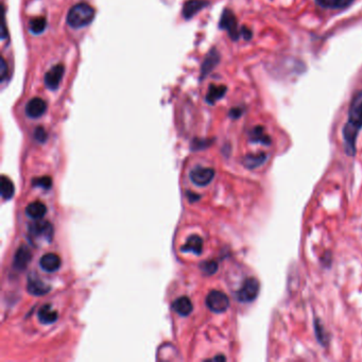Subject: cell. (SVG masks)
Listing matches in <instances>:
<instances>
[{"mask_svg":"<svg viewBox=\"0 0 362 362\" xmlns=\"http://www.w3.org/2000/svg\"><path fill=\"white\" fill-rule=\"evenodd\" d=\"M208 5L205 0H189L183 7V16L186 19L192 18L197 13H199L203 8Z\"/></svg>","mask_w":362,"mask_h":362,"instance_id":"cell-14","label":"cell"},{"mask_svg":"<svg viewBox=\"0 0 362 362\" xmlns=\"http://www.w3.org/2000/svg\"><path fill=\"white\" fill-rule=\"evenodd\" d=\"M64 72H65V67L63 64L54 65L51 69H50L45 74V78H44V83L47 89L51 91L58 90L62 80H63Z\"/></svg>","mask_w":362,"mask_h":362,"instance_id":"cell-7","label":"cell"},{"mask_svg":"<svg viewBox=\"0 0 362 362\" xmlns=\"http://www.w3.org/2000/svg\"><path fill=\"white\" fill-rule=\"evenodd\" d=\"M268 156L266 153L260 152L256 154H247L244 156L242 163L247 169H256L266 163Z\"/></svg>","mask_w":362,"mask_h":362,"instance_id":"cell-21","label":"cell"},{"mask_svg":"<svg viewBox=\"0 0 362 362\" xmlns=\"http://www.w3.org/2000/svg\"><path fill=\"white\" fill-rule=\"evenodd\" d=\"M47 27V20L45 17H36L30 20L29 22V29L31 33L39 35L45 31Z\"/></svg>","mask_w":362,"mask_h":362,"instance_id":"cell-24","label":"cell"},{"mask_svg":"<svg viewBox=\"0 0 362 362\" xmlns=\"http://www.w3.org/2000/svg\"><path fill=\"white\" fill-rule=\"evenodd\" d=\"M362 129V90L357 91L351 100L347 121L343 127L344 150L348 156L356 155V144Z\"/></svg>","mask_w":362,"mask_h":362,"instance_id":"cell-1","label":"cell"},{"mask_svg":"<svg viewBox=\"0 0 362 362\" xmlns=\"http://www.w3.org/2000/svg\"><path fill=\"white\" fill-rule=\"evenodd\" d=\"M0 186H2V197L4 200H10L13 198L15 187L11 179L6 176H3L2 180H0Z\"/></svg>","mask_w":362,"mask_h":362,"instance_id":"cell-23","label":"cell"},{"mask_svg":"<svg viewBox=\"0 0 362 362\" xmlns=\"http://www.w3.org/2000/svg\"><path fill=\"white\" fill-rule=\"evenodd\" d=\"M181 249L183 252H189L196 255H201L203 251V240L201 237H199L198 235H192L187 239L186 243L181 247Z\"/></svg>","mask_w":362,"mask_h":362,"instance_id":"cell-15","label":"cell"},{"mask_svg":"<svg viewBox=\"0 0 362 362\" xmlns=\"http://www.w3.org/2000/svg\"><path fill=\"white\" fill-rule=\"evenodd\" d=\"M248 135H249V141H251L253 144H261L264 146L271 145V138L266 133L264 127L257 126L253 128L251 131H249Z\"/></svg>","mask_w":362,"mask_h":362,"instance_id":"cell-19","label":"cell"},{"mask_svg":"<svg viewBox=\"0 0 362 362\" xmlns=\"http://www.w3.org/2000/svg\"><path fill=\"white\" fill-rule=\"evenodd\" d=\"M172 308L176 313L182 317H187L191 314L193 309L192 303L187 296H181L177 298L172 304Z\"/></svg>","mask_w":362,"mask_h":362,"instance_id":"cell-16","label":"cell"},{"mask_svg":"<svg viewBox=\"0 0 362 362\" xmlns=\"http://www.w3.org/2000/svg\"><path fill=\"white\" fill-rule=\"evenodd\" d=\"M355 0H316V4L326 10H343L352 6Z\"/></svg>","mask_w":362,"mask_h":362,"instance_id":"cell-20","label":"cell"},{"mask_svg":"<svg viewBox=\"0 0 362 362\" xmlns=\"http://www.w3.org/2000/svg\"><path fill=\"white\" fill-rule=\"evenodd\" d=\"M220 61V54L218 52V50L216 48L211 49L206 55L202 67H201V77H205L206 74H208L211 70H214V68L219 64Z\"/></svg>","mask_w":362,"mask_h":362,"instance_id":"cell-13","label":"cell"},{"mask_svg":"<svg viewBox=\"0 0 362 362\" xmlns=\"http://www.w3.org/2000/svg\"><path fill=\"white\" fill-rule=\"evenodd\" d=\"M189 178L197 186H207L215 178V170L213 168L198 167L190 171Z\"/></svg>","mask_w":362,"mask_h":362,"instance_id":"cell-8","label":"cell"},{"mask_svg":"<svg viewBox=\"0 0 362 362\" xmlns=\"http://www.w3.org/2000/svg\"><path fill=\"white\" fill-rule=\"evenodd\" d=\"M219 27L222 30H226L233 41H238L241 37V29H239L238 20H237L235 14L229 9L223 11L220 18Z\"/></svg>","mask_w":362,"mask_h":362,"instance_id":"cell-4","label":"cell"},{"mask_svg":"<svg viewBox=\"0 0 362 362\" xmlns=\"http://www.w3.org/2000/svg\"><path fill=\"white\" fill-rule=\"evenodd\" d=\"M214 360H226L227 358L226 357H224V356H217V357H215V358H213Z\"/></svg>","mask_w":362,"mask_h":362,"instance_id":"cell-32","label":"cell"},{"mask_svg":"<svg viewBox=\"0 0 362 362\" xmlns=\"http://www.w3.org/2000/svg\"><path fill=\"white\" fill-rule=\"evenodd\" d=\"M316 333H317V337H318V340L322 343L325 345L326 344V332L325 330H324L323 326L321 325V323L320 321H316Z\"/></svg>","mask_w":362,"mask_h":362,"instance_id":"cell-27","label":"cell"},{"mask_svg":"<svg viewBox=\"0 0 362 362\" xmlns=\"http://www.w3.org/2000/svg\"><path fill=\"white\" fill-rule=\"evenodd\" d=\"M243 114V108L242 107H234L230 110V117L233 119H238L239 117H241V115Z\"/></svg>","mask_w":362,"mask_h":362,"instance_id":"cell-29","label":"cell"},{"mask_svg":"<svg viewBox=\"0 0 362 362\" xmlns=\"http://www.w3.org/2000/svg\"><path fill=\"white\" fill-rule=\"evenodd\" d=\"M95 10L90 5L81 3L73 6L67 14V23L72 29H80L89 26L94 20Z\"/></svg>","mask_w":362,"mask_h":362,"instance_id":"cell-3","label":"cell"},{"mask_svg":"<svg viewBox=\"0 0 362 362\" xmlns=\"http://www.w3.org/2000/svg\"><path fill=\"white\" fill-rule=\"evenodd\" d=\"M53 226L49 221L40 219L31 223L28 228V240L32 245L40 246L50 243L53 239Z\"/></svg>","mask_w":362,"mask_h":362,"instance_id":"cell-2","label":"cell"},{"mask_svg":"<svg viewBox=\"0 0 362 362\" xmlns=\"http://www.w3.org/2000/svg\"><path fill=\"white\" fill-rule=\"evenodd\" d=\"M6 73H7V63H6L5 59L3 58L2 59V78H3V80L6 79Z\"/></svg>","mask_w":362,"mask_h":362,"instance_id":"cell-31","label":"cell"},{"mask_svg":"<svg viewBox=\"0 0 362 362\" xmlns=\"http://www.w3.org/2000/svg\"><path fill=\"white\" fill-rule=\"evenodd\" d=\"M62 266V260L59 255L54 253H47L40 259V267L48 273L57 272Z\"/></svg>","mask_w":362,"mask_h":362,"instance_id":"cell-12","label":"cell"},{"mask_svg":"<svg viewBox=\"0 0 362 362\" xmlns=\"http://www.w3.org/2000/svg\"><path fill=\"white\" fill-rule=\"evenodd\" d=\"M32 260V253L26 245H20L14 255L13 267L17 271H23L28 268Z\"/></svg>","mask_w":362,"mask_h":362,"instance_id":"cell-9","label":"cell"},{"mask_svg":"<svg viewBox=\"0 0 362 362\" xmlns=\"http://www.w3.org/2000/svg\"><path fill=\"white\" fill-rule=\"evenodd\" d=\"M259 292V282L255 277L246 279L241 288L237 291L236 297L241 303H251L257 297Z\"/></svg>","mask_w":362,"mask_h":362,"instance_id":"cell-6","label":"cell"},{"mask_svg":"<svg viewBox=\"0 0 362 362\" xmlns=\"http://www.w3.org/2000/svg\"><path fill=\"white\" fill-rule=\"evenodd\" d=\"M46 214H47V207L41 201H34L26 207V215L33 220L43 219L46 216Z\"/></svg>","mask_w":362,"mask_h":362,"instance_id":"cell-18","label":"cell"},{"mask_svg":"<svg viewBox=\"0 0 362 362\" xmlns=\"http://www.w3.org/2000/svg\"><path fill=\"white\" fill-rule=\"evenodd\" d=\"M26 115L29 118L32 119H37L42 117L47 110V103L45 102V100H43L42 98L35 97L33 99H31L30 101L27 103L26 105Z\"/></svg>","mask_w":362,"mask_h":362,"instance_id":"cell-10","label":"cell"},{"mask_svg":"<svg viewBox=\"0 0 362 362\" xmlns=\"http://www.w3.org/2000/svg\"><path fill=\"white\" fill-rule=\"evenodd\" d=\"M47 137H48V134L47 132L45 131L44 128L42 127H39V128H36L35 131H34V138L37 143H40V144H43L47 141Z\"/></svg>","mask_w":362,"mask_h":362,"instance_id":"cell-28","label":"cell"},{"mask_svg":"<svg viewBox=\"0 0 362 362\" xmlns=\"http://www.w3.org/2000/svg\"><path fill=\"white\" fill-rule=\"evenodd\" d=\"M228 92V87L226 85H216L211 84L208 89L205 101L208 104H215L220 99L226 96Z\"/></svg>","mask_w":362,"mask_h":362,"instance_id":"cell-17","label":"cell"},{"mask_svg":"<svg viewBox=\"0 0 362 362\" xmlns=\"http://www.w3.org/2000/svg\"><path fill=\"white\" fill-rule=\"evenodd\" d=\"M37 316H39V320L43 324H52L58 320L59 317L57 311L53 310L51 305L49 304H46L43 307H41Z\"/></svg>","mask_w":362,"mask_h":362,"instance_id":"cell-22","label":"cell"},{"mask_svg":"<svg viewBox=\"0 0 362 362\" xmlns=\"http://www.w3.org/2000/svg\"><path fill=\"white\" fill-rule=\"evenodd\" d=\"M32 184H33V186L41 187V188H43V189H50L52 186V180L49 177H43V178L33 180Z\"/></svg>","mask_w":362,"mask_h":362,"instance_id":"cell-26","label":"cell"},{"mask_svg":"<svg viewBox=\"0 0 362 362\" xmlns=\"http://www.w3.org/2000/svg\"><path fill=\"white\" fill-rule=\"evenodd\" d=\"M206 306L216 314H222L230 307L229 296L219 290L210 291L206 296Z\"/></svg>","mask_w":362,"mask_h":362,"instance_id":"cell-5","label":"cell"},{"mask_svg":"<svg viewBox=\"0 0 362 362\" xmlns=\"http://www.w3.org/2000/svg\"><path fill=\"white\" fill-rule=\"evenodd\" d=\"M201 270L205 275H213L218 270V264L215 260H207L201 265Z\"/></svg>","mask_w":362,"mask_h":362,"instance_id":"cell-25","label":"cell"},{"mask_svg":"<svg viewBox=\"0 0 362 362\" xmlns=\"http://www.w3.org/2000/svg\"><path fill=\"white\" fill-rule=\"evenodd\" d=\"M27 290L32 295L41 296V295L47 294L50 290H51V288H50V286L45 284L37 276L29 275L28 282H27Z\"/></svg>","mask_w":362,"mask_h":362,"instance_id":"cell-11","label":"cell"},{"mask_svg":"<svg viewBox=\"0 0 362 362\" xmlns=\"http://www.w3.org/2000/svg\"><path fill=\"white\" fill-rule=\"evenodd\" d=\"M252 31L251 30H249L248 28H246V27H242V29H241V37H243V39L245 40V41H249V40H251L252 39Z\"/></svg>","mask_w":362,"mask_h":362,"instance_id":"cell-30","label":"cell"}]
</instances>
